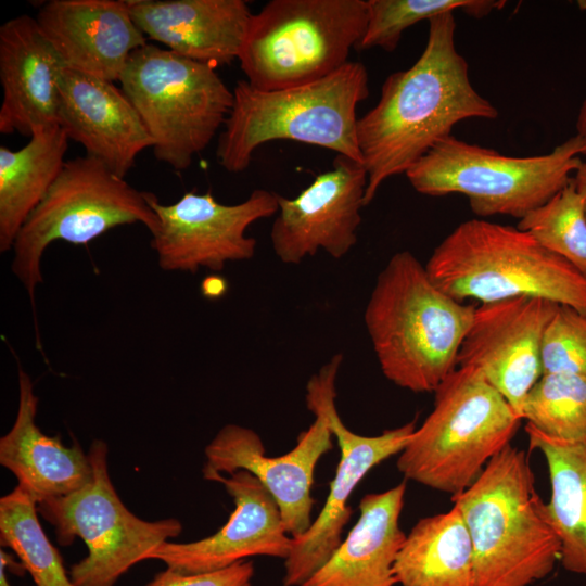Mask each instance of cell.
<instances>
[{"label":"cell","instance_id":"6da1fadb","mask_svg":"<svg viewBox=\"0 0 586 586\" xmlns=\"http://www.w3.org/2000/svg\"><path fill=\"white\" fill-rule=\"evenodd\" d=\"M425 48L407 69L384 80L378 103L357 122L367 170L365 206L388 178L405 174L464 119H495L497 109L472 86L455 44L454 12L432 17Z\"/></svg>","mask_w":586,"mask_h":586},{"label":"cell","instance_id":"7a4b0ae2","mask_svg":"<svg viewBox=\"0 0 586 586\" xmlns=\"http://www.w3.org/2000/svg\"><path fill=\"white\" fill-rule=\"evenodd\" d=\"M474 310L443 292L412 253L394 254L364 315L384 377L415 393L435 392L457 368Z\"/></svg>","mask_w":586,"mask_h":586},{"label":"cell","instance_id":"3957f363","mask_svg":"<svg viewBox=\"0 0 586 586\" xmlns=\"http://www.w3.org/2000/svg\"><path fill=\"white\" fill-rule=\"evenodd\" d=\"M450 499L470 534L473 586H532L560 561V540L523 449L504 447Z\"/></svg>","mask_w":586,"mask_h":586},{"label":"cell","instance_id":"277c9868","mask_svg":"<svg viewBox=\"0 0 586 586\" xmlns=\"http://www.w3.org/2000/svg\"><path fill=\"white\" fill-rule=\"evenodd\" d=\"M368 82L365 65L349 61L321 79L285 89L265 91L239 80L218 138V164L229 173H241L257 148L281 139L321 146L362 163L356 109L369 95Z\"/></svg>","mask_w":586,"mask_h":586},{"label":"cell","instance_id":"5b68a950","mask_svg":"<svg viewBox=\"0 0 586 586\" xmlns=\"http://www.w3.org/2000/svg\"><path fill=\"white\" fill-rule=\"evenodd\" d=\"M425 268L460 303L530 296L586 315V276L517 227L466 220L434 249Z\"/></svg>","mask_w":586,"mask_h":586},{"label":"cell","instance_id":"8992f818","mask_svg":"<svg viewBox=\"0 0 586 586\" xmlns=\"http://www.w3.org/2000/svg\"><path fill=\"white\" fill-rule=\"evenodd\" d=\"M433 410L398 454L408 481L457 495L510 444L521 418L471 367H457L435 390Z\"/></svg>","mask_w":586,"mask_h":586},{"label":"cell","instance_id":"52a82bcc","mask_svg":"<svg viewBox=\"0 0 586 586\" xmlns=\"http://www.w3.org/2000/svg\"><path fill=\"white\" fill-rule=\"evenodd\" d=\"M367 21L365 0H271L252 15L240 67L265 91L316 81L348 62Z\"/></svg>","mask_w":586,"mask_h":586},{"label":"cell","instance_id":"ba28073f","mask_svg":"<svg viewBox=\"0 0 586 586\" xmlns=\"http://www.w3.org/2000/svg\"><path fill=\"white\" fill-rule=\"evenodd\" d=\"M153 141L154 156L175 170L190 167L230 114L233 91L215 67L146 43L118 80Z\"/></svg>","mask_w":586,"mask_h":586},{"label":"cell","instance_id":"9c48e42d","mask_svg":"<svg viewBox=\"0 0 586 586\" xmlns=\"http://www.w3.org/2000/svg\"><path fill=\"white\" fill-rule=\"evenodd\" d=\"M581 154L582 142L576 135L549 153L524 157L507 156L449 136L405 175L421 194L467 196L477 216L521 219L571 181L582 162Z\"/></svg>","mask_w":586,"mask_h":586},{"label":"cell","instance_id":"30bf717a","mask_svg":"<svg viewBox=\"0 0 586 586\" xmlns=\"http://www.w3.org/2000/svg\"><path fill=\"white\" fill-rule=\"evenodd\" d=\"M136 222L144 225L151 234L158 225L144 191L135 189L94 157L65 161L12 246L11 269L29 295L34 316L35 291L42 282L41 258L52 242L87 244L114 227Z\"/></svg>","mask_w":586,"mask_h":586},{"label":"cell","instance_id":"8fae6325","mask_svg":"<svg viewBox=\"0 0 586 586\" xmlns=\"http://www.w3.org/2000/svg\"><path fill=\"white\" fill-rule=\"evenodd\" d=\"M88 457L91 480L68 495L40 501L37 510L54 526L61 546H69L76 537L86 544L88 555L69 570L75 586H114L150 551L178 536L182 525L173 518L142 520L123 504L109 474L103 441L92 442Z\"/></svg>","mask_w":586,"mask_h":586},{"label":"cell","instance_id":"7c38bea8","mask_svg":"<svg viewBox=\"0 0 586 586\" xmlns=\"http://www.w3.org/2000/svg\"><path fill=\"white\" fill-rule=\"evenodd\" d=\"M342 354H335L306 385V405L320 408L327 416L340 448V461L330 483L326 501L308 530L293 537L284 560L283 586H300L320 568L343 540V530L352 515L348 499L361 480L374 467L399 454L416 430V421L366 436L349 430L335 404L336 378Z\"/></svg>","mask_w":586,"mask_h":586},{"label":"cell","instance_id":"4fadbf2b","mask_svg":"<svg viewBox=\"0 0 586 586\" xmlns=\"http://www.w3.org/2000/svg\"><path fill=\"white\" fill-rule=\"evenodd\" d=\"M144 195L158 219L151 247L166 271H221L229 262L251 259L257 242L246 229L279 209L277 193L265 189L233 205L219 203L211 192H186L168 205L152 192Z\"/></svg>","mask_w":586,"mask_h":586},{"label":"cell","instance_id":"5bb4252c","mask_svg":"<svg viewBox=\"0 0 586 586\" xmlns=\"http://www.w3.org/2000/svg\"><path fill=\"white\" fill-rule=\"evenodd\" d=\"M315 420L301 432L295 446L284 455L266 454L259 435L252 429L227 424L205 447L203 477L229 475L239 470L253 474L275 499L289 535L298 537L310 524L315 499L311 496L315 469L333 447L326 413L309 407Z\"/></svg>","mask_w":586,"mask_h":586},{"label":"cell","instance_id":"9a60e30c","mask_svg":"<svg viewBox=\"0 0 586 586\" xmlns=\"http://www.w3.org/2000/svg\"><path fill=\"white\" fill-rule=\"evenodd\" d=\"M558 306L530 296L481 304L460 346L457 367L480 371L520 418L527 393L543 374L542 339Z\"/></svg>","mask_w":586,"mask_h":586},{"label":"cell","instance_id":"2e32d148","mask_svg":"<svg viewBox=\"0 0 586 586\" xmlns=\"http://www.w3.org/2000/svg\"><path fill=\"white\" fill-rule=\"evenodd\" d=\"M368 183L362 163L336 154L332 168L315 177L297 196L277 193L279 209L270 231L272 250L284 264H300L323 250L345 256L357 242Z\"/></svg>","mask_w":586,"mask_h":586},{"label":"cell","instance_id":"e0dca14e","mask_svg":"<svg viewBox=\"0 0 586 586\" xmlns=\"http://www.w3.org/2000/svg\"><path fill=\"white\" fill-rule=\"evenodd\" d=\"M233 499L234 510L216 533L191 543L164 542L145 556L186 574L213 572L254 556L285 560L293 545L280 510L267 489L250 472L216 475Z\"/></svg>","mask_w":586,"mask_h":586},{"label":"cell","instance_id":"ac0fdd59","mask_svg":"<svg viewBox=\"0 0 586 586\" xmlns=\"http://www.w3.org/2000/svg\"><path fill=\"white\" fill-rule=\"evenodd\" d=\"M35 18L66 68L112 82L148 43L127 0H50Z\"/></svg>","mask_w":586,"mask_h":586},{"label":"cell","instance_id":"d6986e66","mask_svg":"<svg viewBox=\"0 0 586 586\" xmlns=\"http://www.w3.org/2000/svg\"><path fill=\"white\" fill-rule=\"evenodd\" d=\"M59 125L86 155L125 178L153 141L136 109L112 81L64 67L59 77Z\"/></svg>","mask_w":586,"mask_h":586},{"label":"cell","instance_id":"ffe728a7","mask_svg":"<svg viewBox=\"0 0 586 586\" xmlns=\"http://www.w3.org/2000/svg\"><path fill=\"white\" fill-rule=\"evenodd\" d=\"M64 64L35 17L0 27V132L31 137L59 125V77Z\"/></svg>","mask_w":586,"mask_h":586},{"label":"cell","instance_id":"44dd1931","mask_svg":"<svg viewBox=\"0 0 586 586\" xmlns=\"http://www.w3.org/2000/svg\"><path fill=\"white\" fill-rule=\"evenodd\" d=\"M146 38L216 67L239 58L253 13L244 0H127Z\"/></svg>","mask_w":586,"mask_h":586},{"label":"cell","instance_id":"7402d4cb","mask_svg":"<svg viewBox=\"0 0 586 586\" xmlns=\"http://www.w3.org/2000/svg\"><path fill=\"white\" fill-rule=\"evenodd\" d=\"M406 488L402 482L366 494L353 528L300 586H395L394 562L406 537L399 525Z\"/></svg>","mask_w":586,"mask_h":586},{"label":"cell","instance_id":"603a6c76","mask_svg":"<svg viewBox=\"0 0 586 586\" xmlns=\"http://www.w3.org/2000/svg\"><path fill=\"white\" fill-rule=\"evenodd\" d=\"M38 397L29 375L18 370V408L11 430L0 438V463L10 470L37 504L68 495L92 476L88 454L75 442L46 435L36 424Z\"/></svg>","mask_w":586,"mask_h":586},{"label":"cell","instance_id":"cb8c5ba5","mask_svg":"<svg viewBox=\"0 0 586 586\" xmlns=\"http://www.w3.org/2000/svg\"><path fill=\"white\" fill-rule=\"evenodd\" d=\"M399 586H473V548L460 511L420 519L406 535L394 562Z\"/></svg>","mask_w":586,"mask_h":586},{"label":"cell","instance_id":"d4e9b609","mask_svg":"<svg viewBox=\"0 0 586 586\" xmlns=\"http://www.w3.org/2000/svg\"><path fill=\"white\" fill-rule=\"evenodd\" d=\"M68 137L60 125L36 131L20 150L0 146V252L12 250L22 226L65 163Z\"/></svg>","mask_w":586,"mask_h":586},{"label":"cell","instance_id":"484cf974","mask_svg":"<svg viewBox=\"0 0 586 586\" xmlns=\"http://www.w3.org/2000/svg\"><path fill=\"white\" fill-rule=\"evenodd\" d=\"M531 450L547 463L550 481L548 513L560 540V563L586 577V442L550 438L525 424Z\"/></svg>","mask_w":586,"mask_h":586},{"label":"cell","instance_id":"4316f807","mask_svg":"<svg viewBox=\"0 0 586 586\" xmlns=\"http://www.w3.org/2000/svg\"><path fill=\"white\" fill-rule=\"evenodd\" d=\"M36 500L20 485L0 498V544L11 548L35 586H75L59 550L46 536Z\"/></svg>","mask_w":586,"mask_h":586},{"label":"cell","instance_id":"83f0119b","mask_svg":"<svg viewBox=\"0 0 586 586\" xmlns=\"http://www.w3.org/2000/svg\"><path fill=\"white\" fill-rule=\"evenodd\" d=\"M521 418L550 438L586 442V378L542 374L525 397Z\"/></svg>","mask_w":586,"mask_h":586},{"label":"cell","instance_id":"f1b7e54d","mask_svg":"<svg viewBox=\"0 0 586 586\" xmlns=\"http://www.w3.org/2000/svg\"><path fill=\"white\" fill-rule=\"evenodd\" d=\"M368 21L357 48H381L394 51L403 33L410 26L432 17L462 10L481 18L493 10L501 9L506 1L496 0H366Z\"/></svg>","mask_w":586,"mask_h":586},{"label":"cell","instance_id":"f546056e","mask_svg":"<svg viewBox=\"0 0 586 586\" xmlns=\"http://www.w3.org/2000/svg\"><path fill=\"white\" fill-rule=\"evenodd\" d=\"M517 228L586 276V216L572 181L519 219Z\"/></svg>","mask_w":586,"mask_h":586},{"label":"cell","instance_id":"4dcf8cb0","mask_svg":"<svg viewBox=\"0 0 586 586\" xmlns=\"http://www.w3.org/2000/svg\"><path fill=\"white\" fill-rule=\"evenodd\" d=\"M543 374L586 378V315L559 305L547 323L540 346Z\"/></svg>","mask_w":586,"mask_h":586},{"label":"cell","instance_id":"1f68e13d","mask_svg":"<svg viewBox=\"0 0 586 586\" xmlns=\"http://www.w3.org/2000/svg\"><path fill=\"white\" fill-rule=\"evenodd\" d=\"M253 576V562L243 560L221 570L198 574L167 568L145 586H251Z\"/></svg>","mask_w":586,"mask_h":586},{"label":"cell","instance_id":"d6a6232c","mask_svg":"<svg viewBox=\"0 0 586 586\" xmlns=\"http://www.w3.org/2000/svg\"><path fill=\"white\" fill-rule=\"evenodd\" d=\"M227 290V282L219 276H209L202 281V294L208 298L220 297Z\"/></svg>","mask_w":586,"mask_h":586},{"label":"cell","instance_id":"836d02e7","mask_svg":"<svg viewBox=\"0 0 586 586\" xmlns=\"http://www.w3.org/2000/svg\"><path fill=\"white\" fill-rule=\"evenodd\" d=\"M576 192L582 199L586 216V161H582L571 179Z\"/></svg>","mask_w":586,"mask_h":586},{"label":"cell","instance_id":"e575fe53","mask_svg":"<svg viewBox=\"0 0 586 586\" xmlns=\"http://www.w3.org/2000/svg\"><path fill=\"white\" fill-rule=\"evenodd\" d=\"M576 136L582 142V154L586 155V99L578 110L576 118Z\"/></svg>","mask_w":586,"mask_h":586},{"label":"cell","instance_id":"d590c367","mask_svg":"<svg viewBox=\"0 0 586 586\" xmlns=\"http://www.w3.org/2000/svg\"><path fill=\"white\" fill-rule=\"evenodd\" d=\"M8 552L0 549V586H11L7 577Z\"/></svg>","mask_w":586,"mask_h":586}]
</instances>
